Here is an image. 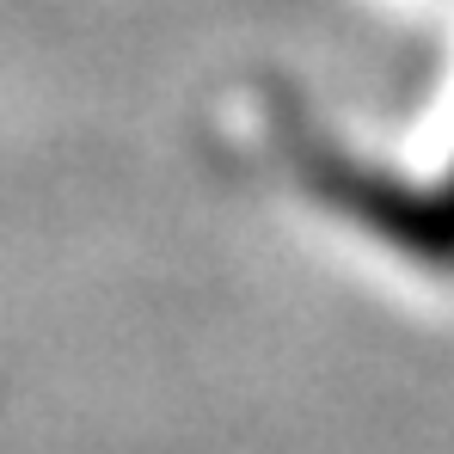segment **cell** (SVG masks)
<instances>
[{"mask_svg": "<svg viewBox=\"0 0 454 454\" xmlns=\"http://www.w3.org/2000/svg\"><path fill=\"white\" fill-rule=\"evenodd\" d=\"M424 227H436V233H454V172H449V191L424 203Z\"/></svg>", "mask_w": 454, "mask_h": 454, "instance_id": "cell-1", "label": "cell"}]
</instances>
